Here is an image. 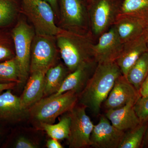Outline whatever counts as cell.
<instances>
[{
    "label": "cell",
    "instance_id": "1",
    "mask_svg": "<svg viewBox=\"0 0 148 148\" xmlns=\"http://www.w3.org/2000/svg\"><path fill=\"white\" fill-rule=\"evenodd\" d=\"M122 75L116 61L98 63L85 87L79 94L78 104L99 115L117 79Z\"/></svg>",
    "mask_w": 148,
    "mask_h": 148
},
{
    "label": "cell",
    "instance_id": "2",
    "mask_svg": "<svg viewBox=\"0 0 148 148\" xmlns=\"http://www.w3.org/2000/svg\"><path fill=\"white\" fill-rule=\"evenodd\" d=\"M55 38L61 58L70 73L81 65L95 61L92 52L95 42L91 36L63 29Z\"/></svg>",
    "mask_w": 148,
    "mask_h": 148
},
{
    "label": "cell",
    "instance_id": "3",
    "mask_svg": "<svg viewBox=\"0 0 148 148\" xmlns=\"http://www.w3.org/2000/svg\"><path fill=\"white\" fill-rule=\"evenodd\" d=\"M78 94L71 90L56 96L45 97L28 110V116L37 127L53 124L59 116L69 112L78 102Z\"/></svg>",
    "mask_w": 148,
    "mask_h": 148
},
{
    "label": "cell",
    "instance_id": "4",
    "mask_svg": "<svg viewBox=\"0 0 148 148\" xmlns=\"http://www.w3.org/2000/svg\"><path fill=\"white\" fill-rule=\"evenodd\" d=\"M122 0H90L87 5L93 40L113 26L119 14Z\"/></svg>",
    "mask_w": 148,
    "mask_h": 148
},
{
    "label": "cell",
    "instance_id": "5",
    "mask_svg": "<svg viewBox=\"0 0 148 148\" xmlns=\"http://www.w3.org/2000/svg\"><path fill=\"white\" fill-rule=\"evenodd\" d=\"M21 8L33 25L36 34L56 36L63 29L55 21V13L45 0H21Z\"/></svg>",
    "mask_w": 148,
    "mask_h": 148
},
{
    "label": "cell",
    "instance_id": "6",
    "mask_svg": "<svg viewBox=\"0 0 148 148\" xmlns=\"http://www.w3.org/2000/svg\"><path fill=\"white\" fill-rule=\"evenodd\" d=\"M58 2L60 28L69 32L91 36L85 0H58Z\"/></svg>",
    "mask_w": 148,
    "mask_h": 148
},
{
    "label": "cell",
    "instance_id": "7",
    "mask_svg": "<svg viewBox=\"0 0 148 148\" xmlns=\"http://www.w3.org/2000/svg\"><path fill=\"white\" fill-rule=\"evenodd\" d=\"M11 34L21 84L24 83L28 80L30 74L31 51L36 33L32 26L24 19H21L12 29Z\"/></svg>",
    "mask_w": 148,
    "mask_h": 148
},
{
    "label": "cell",
    "instance_id": "8",
    "mask_svg": "<svg viewBox=\"0 0 148 148\" xmlns=\"http://www.w3.org/2000/svg\"><path fill=\"white\" fill-rule=\"evenodd\" d=\"M58 50L55 36L36 34L31 51L30 73L47 71L54 66Z\"/></svg>",
    "mask_w": 148,
    "mask_h": 148
},
{
    "label": "cell",
    "instance_id": "9",
    "mask_svg": "<svg viewBox=\"0 0 148 148\" xmlns=\"http://www.w3.org/2000/svg\"><path fill=\"white\" fill-rule=\"evenodd\" d=\"M86 108L77 103L69 111L70 134L67 139L71 148L90 147V137L94 125L86 112Z\"/></svg>",
    "mask_w": 148,
    "mask_h": 148
},
{
    "label": "cell",
    "instance_id": "10",
    "mask_svg": "<svg viewBox=\"0 0 148 148\" xmlns=\"http://www.w3.org/2000/svg\"><path fill=\"white\" fill-rule=\"evenodd\" d=\"M123 45L113 25L102 34L98 41L92 45V54L95 61L98 63L116 61Z\"/></svg>",
    "mask_w": 148,
    "mask_h": 148
},
{
    "label": "cell",
    "instance_id": "11",
    "mask_svg": "<svg viewBox=\"0 0 148 148\" xmlns=\"http://www.w3.org/2000/svg\"><path fill=\"white\" fill-rule=\"evenodd\" d=\"M125 132L114 126L104 115L94 125L90 137L91 147L95 148H119Z\"/></svg>",
    "mask_w": 148,
    "mask_h": 148
},
{
    "label": "cell",
    "instance_id": "12",
    "mask_svg": "<svg viewBox=\"0 0 148 148\" xmlns=\"http://www.w3.org/2000/svg\"><path fill=\"white\" fill-rule=\"evenodd\" d=\"M140 96L139 92L122 75L116 80L103 104L106 110H114L123 107L130 101H136Z\"/></svg>",
    "mask_w": 148,
    "mask_h": 148
},
{
    "label": "cell",
    "instance_id": "13",
    "mask_svg": "<svg viewBox=\"0 0 148 148\" xmlns=\"http://www.w3.org/2000/svg\"><path fill=\"white\" fill-rule=\"evenodd\" d=\"M147 51L148 49L144 34L123 43L121 52L115 61L124 77L140 56Z\"/></svg>",
    "mask_w": 148,
    "mask_h": 148
},
{
    "label": "cell",
    "instance_id": "14",
    "mask_svg": "<svg viewBox=\"0 0 148 148\" xmlns=\"http://www.w3.org/2000/svg\"><path fill=\"white\" fill-rule=\"evenodd\" d=\"M98 64L96 61H92L81 65L73 71L69 73L60 89L50 96H58L71 90L75 91L79 95L85 87Z\"/></svg>",
    "mask_w": 148,
    "mask_h": 148
},
{
    "label": "cell",
    "instance_id": "15",
    "mask_svg": "<svg viewBox=\"0 0 148 148\" xmlns=\"http://www.w3.org/2000/svg\"><path fill=\"white\" fill-rule=\"evenodd\" d=\"M114 26L121 41L128 42L143 35L148 27V21L124 14H119Z\"/></svg>",
    "mask_w": 148,
    "mask_h": 148
},
{
    "label": "cell",
    "instance_id": "16",
    "mask_svg": "<svg viewBox=\"0 0 148 148\" xmlns=\"http://www.w3.org/2000/svg\"><path fill=\"white\" fill-rule=\"evenodd\" d=\"M11 90L0 94V121H16L28 115V110L22 106L21 98L14 95Z\"/></svg>",
    "mask_w": 148,
    "mask_h": 148
},
{
    "label": "cell",
    "instance_id": "17",
    "mask_svg": "<svg viewBox=\"0 0 148 148\" xmlns=\"http://www.w3.org/2000/svg\"><path fill=\"white\" fill-rule=\"evenodd\" d=\"M135 102L131 101L121 108L106 110V116L114 126L126 132L141 123L134 110Z\"/></svg>",
    "mask_w": 148,
    "mask_h": 148
},
{
    "label": "cell",
    "instance_id": "18",
    "mask_svg": "<svg viewBox=\"0 0 148 148\" xmlns=\"http://www.w3.org/2000/svg\"><path fill=\"white\" fill-rule=\"evenodd\" d=\"M46 72H35L30 73L27 84L20 98L23 108L29 110L44 96Z\"/></svg>",
    "mask_w": 148,
    "mask_h": 148
},
{
    "label": "cell",
    "instance_id": "19",
    "mask_svg": "<svg viewBox=\"0 0 148 148\" xmlns=\"http://www.w3.org/2000/svg\"><path fill=\"white\" fill-rule=\"evenodd\" d=\"M70 73L66 66L61 64L49 69L45 75L43 98L56 93Z\"/></svg>",
    "mask_w": 148,
    "mask_h": 148
},
{
    "label": "cell",
    "instance_id": "20",
    "mask_svg": "<svg viewBox=\"0 0 148 148\" xmlns=\"http://www.w3.org/2000/svg\"><path fill=\"white\" fill-rule=\"evenodd\" d=\"M148 75V51L143 53L130 69L126 79L139 92Z\"/></svg>",
    "mask_w": 148,
    "mask_h": 148
},
{
    "label": "cell",
    "instance_id": "21",
    "mask_svg": "<svg viewBox=\"0 0 148 148\" xmlns=\"http://www.w3.org/2000/svg\"><path fill=\"white\" fill-rule=\"evenodd\" d=\"M119 14L135 16L148 21V0H122Z\"/></svg>",
    "mask_w": 148,
    "mask_h": 148
},
{
    "label": "cell",
    "instance_id": "22",
    "mask_svg": "<svg viewBox=\"0 0 148 148\" xmlns=\"http://www.w3.org/2000/svg\"><path fill=\"white\" fill-rule=\"evenodd\" d=\"M148 125V122L140 123L136 127L125 132L119 148H143V140Z\"/></svg>",
    "mask_w": 148,
    "mask_h": 148
},
{
    "label": "cell",
    "instance_id": "23",
    "mask_svg": "<svg viewBox=\"0 0 148 148\" xmlns=\"http://www.w3.org/2000/svg\"><path fill=\"white\" fill-rule=\"evenodd\" d=\"M71 121L69 114L63 116L58 123L43 124L40 128L51 138L58 140L68 139L70 134Z\"/></svg>",
    "mask_w": 148,
    "mask_h": 148
},
{
    "label": "cell",
    "instance_id": "24",
    "mask_svg": "<svg viewBox=\"0 0 148 148\" xmlns=\"http://www.w3.org/2000/svg\"><path fill=\"white\" fill-rule=\"evenodd\" d=\"M21 84L20 72L15 57L0 62V83Z\"/></svg>",
    "mask_w": 148,
    "mask_h": 148
},
{
    "label": "cell",
    "instance_id": "25",
    "mask_svg": "<svg viewBox=\"0 0 148 148\" xmlns=\"http://www.w3.org/2000/svg\"><path fill=\"white\" fill-rule=\"evenodd\" d=\"M18 10L15 0H0V27L12 23L16 17Z\"/></svg>",
    "mask_w": 148,
    "mask_h": 148
},
{
    "label": "cell",
    "instance_id": "26",
    "mask_svg": "<svg viewBox=\"0 0 148 148\" xmlns=\"http://www.w3.org/2000/svg\"><path fill=\"white\" fill-rule=\"evenodd\" d=\"M13 40L5 32L0 31V62L15 57Z\"/></svg>",
    "mask_w": 148,
    "mask_h": 148
},
{
    "label": "cell",
    "instance_id": "27",
    "mask_svg": "<svg viewBox=\"0 0 148 148\" xmlns=\"http://www.w3.org/2000/svg\"><path fill=\"white\" fill-rule=\"evenodd\" d=\"M134 108L141 123L148 122V95H140L134 103Z\"/></svg>",
    "mask_w": 148,
    "mask_h": 148
},
{
    "label": "cell",
    "instance_id": "28",
    "mask_svg": "<svg viewBox=\"0 0 148 148\" xmlns=\"http://www.w3.org/2000/svg\"><path fill=\"white\" fill-rule=\"evenodd\" d=\"M14 147L16 148H36L38 145L29 138L20 136L18 137L14 144Z\"/></svg>",
    "mask_w": 148,
    "mask_h": 148
},
{
    "label": "cell",
    "instance_id": "29",
    "mask_svg": "<svg viewBox=\"0 0 148 148\" xmlns=\"http://www.w3.org/2000/svg\"><path fill=\"white\" fill-rule=\"evenodd\" d=\"M48 148H63L62 145L58 142V140L51 138L47 141L46 144Z\"/></svg>",
    "mask_w": 148,
    "mask_h": 148
},
{
    "label": "cell",
    "instance_id": "30",
    "mask_svg": "<svg viewBox=\"0 0 148 148\" xmlns=\"http://www.w3.org/2000/svg\"><path fill=\"white\" fill-rule=\"evenodd\" d=\"M139 93L140 96H146L148 95V75L140 88Z\"/></svg>",
    "mask_w": 148,
    "mask_h": 148
},
{
    "label": "cell",
    "instance_id": "31",
    "mask_svg": "<svg viewBox=\"0 0 148 148\" xmlns=\"http://www.w3.org/2000/svg\"><path fill=\"white\" fill-rule=\"evenodd\" d=\"M17 84H18L15 82L6 83H0V94L3 90L12 89L15 87Z\"/></svg>",
    "mask_w": 148,
    "mask_h": 148
},
{
    "label": "cell",
    "instance_id": "32",
    "mask_svg": "<svg viewBox=\"0 0 148 148\" xmlns=\"http://www.w3.org/2000/svg\"><path fill=\"white\" fill-rule=\"evenodd\" d=\"M53 8L55 14L58 15V0H45Z\"/></svg>",
    "mask_w": 148,
    "mask_h": 148
},
{
    "label": "cell",
    "instance_id": "33",
    "mask_svg": "<svg viewBox=\"0 0 148 148\" xmlns=\"http://www.w3.org/2000/svg\"><path fill=\"white\" fill-rule=\"evenodd\" d=\"M143 148H148V125L143 140Z\"/></svg>",
    "mask_w": 148,
    "mask_h": 148
},
{
    "label": "cell",
    "instance_id": "34",
    "mask_svg": "<svg viewBox=\"0 0 148 148\" xmlns=\"http://www.w3.org/2000/svg\"><path fill=\"white\" fill-rule=\"evenodd\" d=\"M144 35L145 36V39L146 44H147L148 49V27L146 29L145 32L144 33Z\"/></svg>",
    "mask_w": 148,
    "mask_h": 148
},
{
    "label": "cell",
    "instance_id": "35",
    "mask_svg": "<svg viewBox=\"0 0 148 148\" xmlns=\"http://www.w3.org/2000/svg\"><path fill=\"white\" fill-rule=\"evenodd\" d=\"M86 1V2H87L89 1H90V0H85Z\"/></svg>",
    "mask_w": 148,
    "mask_h": 148
}]
</instances>
